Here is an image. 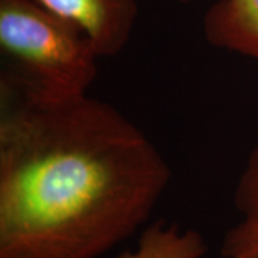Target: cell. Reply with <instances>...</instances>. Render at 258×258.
<instances>
[{"label": "cell", "mask_w": 258, "mask_h": 258, "mask_svg": "<svg viewBox=\"0 0 258 258\" xmlns=\"http://www.w3.org/2000/svg\"><path fill=\"white\" fill-rule=\"evenodd\" d=\"M237 221L222 235L220 258H258V142L251 149L234 189Z\"/></svg>", "instance_id": "5b68a950"}, {"label": "cell", "mask_w": 258, "mask_h": 258, "mask_svg": "<svg viewBox=\"0 0 258 258\" xmlns=\"http://www.w3.org/2000/svg\"><path fill=\"white\" fill-rule=\"evenodd\" d=\"M203 33L211 46L258 64V0H217L205 10Z\"/></svg>", "instance_id": "277c9868"}, {"label": "cell", "mask_w": 258, "mask_h": 258, "mask_svg": "<svg viewBox=\"0 0 258 258\" xmlns=\"http://www.w3.org/2000/svg\"><path fill=\"white\" fill-rule=\"evenodd\" d=\"M74 22L91 39L101 57L122 53L138 20L137 0H35Z\"/></svg>", "instance_id": "3957f363"}, {"label": "cell", "mask_w": 258, "mask_h": 258, "mask_svg": "<svg viewBox=\"0 0 258 258\" xmlns=\"http://www.w3.org/2000/svg\"><path fill=\"white\" fill-rule=\"evenodd\" d=\"M0 82L37 101L83 98L98 76L101 56L88 35L35 0H0Z\"/></svg>", "instance_id": "7a4b0ae2"}, {"label": "cell", "mask_w": 258, "mask_h": 258, "mask_svg": "<svg viewBox=\"0 0 258 258\" xmlns=\"http://www.w3.org/2000/svg\"><path fill=\"white\" fill-rule=\"evenodd\" d=\"M0 96V258H99L147 224L172 172L134 120L91 95Z\"/></svg>", "instance_id": "6da1fadb"}, {"label": "cell", "mask_w": 258, "mask_h": 258, "mask_svg": "<svg viewBox=\"0 0 258 258\" xmlns=\"http://www.w3.org/2000/svg\"><path fill=\"white\" fill-rule=\"evenodd\" d=\"M176 2H179V3H188V2H191V0H176Z\"/></svg>", "instance_id": "52a82bcc"}, {"label": "cell", "mask_w": 258, "mask_h": 258, "mask_svg": "<svg viewBox=\"0 0 258 258\" xmlns=\"http://www.w3.org/2000/svg\"><path fill=\"white\" fill-rule=\"evenodd\" d=\"M208 251L201 232L157 221L144 228L137 245L115 258H203Z\"/></svg>", "instance_id": "8992f818"}]
</instances>
